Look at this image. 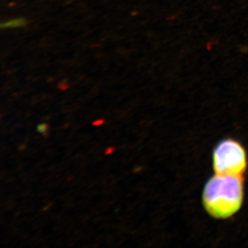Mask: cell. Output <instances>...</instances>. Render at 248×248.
Instances as JSON below:
<instances>
[{
  "mask_svg": "<svg viewBox=\"0 0 248 248\" xmlns=\"http://www.w3.org/2000/svg\"><path fill=\"white\" fill-rule=\"evenodd\" d=\"M244 197L242 177L216 174L204 186L202 200L210 216L224 219L239 211Z\"/></svg>",
  "mask_w": 248,
  "mask_h": 248,
  "instance_id": "cell-1",
  "label": "cell"
},
{
  "mask_svg": "<svg viewBox=\"0 0 248 248\" xmlns=\"http://www.w3.org/2000/svg\"><path fill=\"white\" fill-rule=\"evenodd\" d=\"M213 165L216 174L242 177L248 166L246 150L233 139L222 140L214 149Z\"/></svg>",
  "mask_w": 248,
  "mask_h": 248,
  "instance_id": "cell-2",
  "label": "cell"
},
{
  "mask_svg": "<svg viewBox=\"0 0 248 248\" xmlns=\"http://www.w3.org/2000/svg\"><path fill=\"white\" fill-rule=\"evenodd\" d=\"M24 22L23 19H16V20L6 23V25L5 24V27L9 28L21 27V26L23 25Z\"/></svg>",
  "mask_w": 248,
  "mask_h": 248,
  "instance_id": "cell-3",
  "label": "cell"
},
{
  "mask_svg": "<svg viewBox=\"0 0 248 248\" xmlns=\"http://www.w3.org/2000/svg\"><path fill=\"white\" fill-rule=\"evenodd\" d=\"M37 129L39 133H43L44 135H45L46 133H47V130H48V125L46 123L41 124L37 126Z\"/></svg>",
  "mask_w": 248,
  "mask_h": 248,
  "instance_id": "cell-4",
  "label": "cell"
},
{
  "mask_svg": "<svg viewBox=\"0 0 248 248\" xmlns=\"http://www.w3.org/2000/svg\"><path fill=\"white\" fill-rule=\"evenodd\" d=\"M105 123V120H98L94 121L92 123V125L94 126H98V125H102L103 124Z\"/></svg>",
  "mask_w": 248,
  "mask_h": 248,
  "instance_id": "cell-5",
  "label": "cell"
},
{
  "mask_svg": "<svg viewBox=\"0 0 248 248\" xmlns=\"http://www.w3.org/2000/svg\"><path fill=\"white\" fill-rule=\"evenodd\" d=\"M115 151V147H108L105 152V155H110Z\"/></svg>",
  "mask_w": 248,
  "mask_h": 248,
  "instance_id": "cell-6",
  "label": "cell"
}]
</instances>
